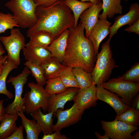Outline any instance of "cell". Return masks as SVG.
<instances>
[{
  "label": "cell",
  "instance_id": "ba28073f",
  "mask_svg": "<svg viewBox=\"0 0 139 139\" xmlns=\"http://www.w3.org/2000/svg\"><path fill=\"white\" fill-rule=\"evenodd\" d=\"M0 40L7 52L8 59L18 66L21 63L20 52L25 47V37L18 28L11 30L8 36L0 37Z\"/></svg>",
  "mask_w": 139,
  "mask_h": 139
},
{
  "label": "cell",
  "instance_id": "ffe728a7",
  "mask_svg": "<svg viewBox=\"0 0 139 139\" xmlns=\"http://www.w3.org/2000/svg\"><path fill=\"white\" fill-rule=\"evenodd\" d=\"M40 65L44 70V77L46 80L59 76L62 71L67 67L53 57Z\"/></svg>",
  "mask_w": 139,
  "mask_h": 139
},
{
  "label": "cell",
  "instance_id": "bcb514c9",
  "mask_svg": "<svg viewBox=\"0 0 139 139\" xmlns=\"http://www.w3.org/2000/svg\"><path fill=\"white\" fill-rule=\"evenodd\" d=\"M125 0V1H127L128 0Z\"/></svg>",
  "mask_w": 139,
  "mask_h": 139
},
{
  "label": "cell",
  "instance_id": "5b68a950",
  "mask_svg": "<svg viewBox=\"0 0 139 139\" xmlns=\"http://www.w3.org/2000/svg\"><path fill=\"white\" fill-rule=\"evenodd\" d=\"M31 90L25 94L23 98V107L26 114L31 115L39 108L43 112L47 111V102L51 95L47 92L43 86L30 82L28 85Z\"/></svg>",
  "mask_w": 139,
  "mask_h": 139
},
{
  "label": "cell",
  "instance_id": "ee69618b",
  "mask_svg": "<svg viewBox=\"0 0 139 139\" xmlns=\"http://www.w3.org/2000/svg\"><path fill=\"white\" fill-rule=\"evenodd\" d=\"M139 139V131L135 132L133 136H132V139Z\"/></svg>",
  "mask_w": 139,
  "mask_h": 139
},
{
  "label": "cell",
  "instance_id": "b9f144b4",
  "mask_svg": "<svg viewBox=\"0 0 139 139\" xmlns=\"http://www.w3.org/2000/svg\"><path fill=\"white\" fill-rule=\"evenodd\" d=\"M102 0H81V1L85 2L86 1L91 2L93 4H98L101 2Z\"/></svg>",
  "mask_w": 139,
  "mask_h": 139
},
{
  "label": "cell",
  "instance_id": "60d3db41",
  "mask_svg": "<svg viewBox=\"0 0 139 139\" xmlns=\"http://www.w3.org/2000/svg\"><path fill=\"white\" fill-rule=\"evenodd\" d=\"M94 133L97 138L98 139H109V138L108 137L106 134L103 135H101L97 132H95Z\"/></svg>",
  "mask_w": 139,
  "mask_h": 139
},
{
  "label": "cell",
  "instance_id": "2e32d148",
  "mask_svg": "<svg viewBox=\"0 0 139 139\" xmlns=\"http://www.w3.org/2000/svg\"><path fill=\"white\" fill-rule=\"evenodd\" d=\"M102 2L93 4L84 10L80 15V22L85 30V36L88 38L90 31L99 19L100 12L102 10Z\"/></svg>",
  "mask_w": 139,
  "mask_h": 139
},
{
  "label": "cell",
  "instance_id": "484cf974",
  "mask_svg": "<svg viewBox=\"0 0 139 139\" xmlns=\"http://www.w3.org/2000/svg\"><path fill=\"white\" fill-rule=\"evenodd\" d=\"M115 120L121 121L131 126L137 127L139 124V110L131 107L125 112L117 114Z\"/></svg>",
  "mask_w": 139,
  "mask_h": 139
},
{
  "label": "cell",
  "instance_id": "4316f807",
  "mask_svg": "<svg viewBox=\"0 0 139 139\" xmlns=\"http://www.w3.org/2000/svg\"><path fill=\"white\" fill-rule=\"evenodd\" d=\"M66 5L72 10L74 15L75 23L74 27L78 24L79 17L82 12L93 4L90 2H83L77 0H64Z\"/></svg>",
  "mask_w": 139,
  "mask_h": 139
},
{
  "label": "cell",
  "instance_id": "7402d4cb",
  "mask_svg": "<svg viewBox=\"0 0 139 139\" xmlns=\"http://www.w3.org/2000/svg\"><path fill=\"white\" fill-rule=\"evenodd\" d=\"M102 9L103 12L99 14V19L111 18L115 14H121L123 6L121 5V0H102Z\"/></svg>",
  "mask_w": 139,
  "mask_h": 139
},
{
  "label": "cell",
  "instance_id": "ab89813d",
  "mask_svg": "<svg viewBox=\"0 0 139 139\" xmlns=\"http://www.w3.org/2000/svg\"><path fill=\"white\" fill-rule=\"evenodd\" d=\"M8 59L7 55H3L0 56V68L4 64Z\"/></svg>",
  "mask_w": 139,
  "mask_h": 139
},
{
  "label": "cell",
  "instance_id": "d6986e66",
  "mask_svg": "<svg viewBox=\"0 0 139 139\" xmlns=\"http://www.w3.org/2000/svg\"><path fill=\"white\" fill-rule=\"evenodd\" d=\"M54 111L44 114L41 111V108L39 109L34 113L31 115L36 121L42 129L44 134L47 135L53 133Z\"/></svg>",
  "mask_w": 139,
  "mask_h": 139
},
{
  "label": "cell",
  "instance_id": "e0dca14e",
  "mask_svg": "<svg viewBox=\"0 0 139 139\" xmlns=\"http://www.w3.org/2000/svg\"><path fill=\"white\" fill-rule=\"evenodd\" d=\"M22 50L27 61L40 65L52 57L50 52L46 48L32 46L28 42Z\"/></svg>",
  "mask_w": 139,
  "mask_h": 139
},
{
  "label": "cell",
  "instance_id": "7bdbcfd3",
  "mask_svg": "<svg viewBox=\"0 0 139 139\" xmlns=\"http://www.w3.org/2000/svg\"><path fill=\"white\" fill-rule=\"evenodd\" d=\"M2 44L0 40V56L3 55L6 52V50L3 48Z\"/></svg>",
  "mask_w": 139,
  "mask_h": 139
},
{
  "label": "cell",
  "instance_id": "8d00e7d4",
  "mask_svg": "<svg viewBox=\"0 0 139 139\" xmlns=\"http://www.w3.org/2000/svg\"><path fill=\"white\" fill-rule=\"evenodd\" d=\"M59 0H34L37 6L45 7L49 6Z\"/></svg>",
  "mask_w": 139,
  "mask_h": 139
},
{
  "label": "cell",
  "instance_id": "d6a6232c",
  "mask_svg": "<svg viewBox=\"0 0 139 139\" xmlns=\"http://www.w3.org/2000/svg\"><path fill=\"white\" fill-rule=\"evenodd\" d=\"M118 78L132 83H139V63H135L129 70Z\"/></svg>",
  "mask_w": 139,
  "mask_h": 139
},
{
  "label": "cell",
  "instance_id": "52a82bcc",
  "mask_svg": "<svg viewBox=\"0 0 139 139\" xmlns=\"http://www.w3.org/2000/svg\"><path fill=\"white\" fill-rule=\"evenodd\" d=\"M101 85L106 89L120 96L122 101L131 107L133 99L139 91V83L129 82L118 77L111 79Z\"/></svg>",
  "mask_w": 139,
  "mask_h": 139
},
{
  "label": "cell",
  "instance_id": "4dcf8cb0",
  "mask_svg": "<svg viewBox=\"0 0 139 139\" xmlns=\"http://www.w3.org/2000/svg\"><path fill=\"white\" fill-rule=\"evenodd\" d=\"M72 68L71 67L67 66L61 73L59 77L66 88L75 87L80 88Z\"/></svg>",
  "mask_w": 139,
  "mask_h": 139
},
{
  "label": "cell",
  "instance_id": "83f0119b",
  "mask_svg": "<svg viewBox=\"0 0 139 139\" xmlns=\"http://www.w3.org/2000/svg\"><path fill=\"white\" fill-rule=\"evenodd\" d=\"M72 70L80 88L88 87L93 84L91 73L85 71L80 67L72 68Z\"/></svg>",
  "mask_w": 139,
  "mask_h": 139
},
{
  "label": "cell",
  "instance_id": "277c9868",
  "mask_svg": "<svg viewBox=\"0 0 139 139\" xmlns=\"http://www.w3.org/2000/svg\"><path fill=\"white\" fill-rule=\"evenodd\" d=\"M5 6L12 13L19 27L29 28L35 24L37 6L34 0H10Z\"/></svg>",
  "mask_w": 139,
  "mask_h": 139
},
{
  "label": "cell",
  "instance_id": "74e56055",
  "mask_svg": "<svg viewBox=\"0 0 139 139\" xmlns=\"http://www.w3.org/2000/svg\"><path fill=\"white\" fill-rule=\"evenodd\" d=\"M131 107L135 108L137 110H139V94H137L133 100L131 102Z\"/></svg>",
  "mask_w": 139,
  "mask_h": 139
},
{
  "label": "cell",
  "instance_id": "8992f818",
  "mask_svg": "<svg viewBox=\"0 0 139 139\" xmlns=\"http://www.w3.org/2000/svg\"><path fill=\"white\" fill-rule=\"evenodd\" d=\"M31 74L30 70L25 66L22 72L15 76H10L6 81L7 83H11L13 86L15 91V96L13 102L8 104L4 108V112L6 114L14 115L18 112L21 110L24 113L23 99L22 97L23 88L26 83L27 77Z\"/></svg>",
  "mask_w": 139,
  "mask_h": 139
},
{
  "label": "cell",
  "instance_id": "e575fe53",
  "mask_svg": "<svg viewBox=\"0 0 139 139\" xmlns=\"http://www.w3.org/2000/svg\"><path fill=\"white\" fill-rule=\"evenodd\" d=\"M23 128L22 125L20 126L6 139H23Z\"/></svg>",
  "mask_w": 139,
  "mask_h": 139
},
{
  "label": "cell",
  "instance_id": "603a6c76",
  "mask_svg": "<svg viewBox=\"0 0 139 139\" xmlns=\"http://www.w3.org/2000/svg\"><path fill=\"white\" fill-rule=\"evenodd\" d=\"M18 66L11 60L8 59L3 65L0 74V94L6 95L9 99L13 98L14 96L7 89L6 79L10 72L13 70L17 68Z\"/></svg>",
  "mask_w": 139,
  "mask_h": 139
},
{
  "label": "cell",
  "instance_id": "4fadbf2b",
  "mask_svg": "<svg viewBox=\"0 0 139 139\" xmlns=\"http://www.w3.org/2000/svg\"><path fill=\"white\" fill-rule=\"evenodd\" d=\"M95 85L89 87L79 88L73 101L77 108L80 110H85L95 107L97 100L96 96Z\"/></svg>",
  "mask_w": 139,
  "mask_h": 139
},
{
  "label": "cell",
  "instance_id": "3957f363",
  "mask_svg": "<svg viewBox=\"0 0 139 139\" xmlns=\"http://www.w3.org/2000/svg\"><path fill=\"white\" fill-rule=\"evenodd\" d=\"M111 40L109 38L102 44L100 52L97 54L96 63L91 73L93 84L101 85L106 82L116 66L110 45Z\"/></svg>",
  "mask_w": 139,
  "mask_h": 139
},
{
  "label": "cell",
  "instance_id": "d590c367",
  "mask_svg": "<svg viewBox=\"0 0 139 139\" xmlns=\"http://www.w3.org/2000/svg\"><path fill=\"white\" fill-rule=\"evenodd\" d=\"M124 31L127 32H134L137 34H139V19L133 24L126 28Z\"/></svg>",
  "mask_w": 139,
  "mask_h": 139
},
{
  "label": "cell",
  "instance_id": "836d02e7",
  "mask_svg": "<svg viewBox=\"0 0 139 139\" xmlns=\"http://www.w3.org/2000/svg\"><path fill=\"white\" fill-rule=\"evenodd\" d=\"M54 133L47 135L44 134L42 138V139H69L64 134H62L60 131L56 130Z\"/></svg>",
  "mask_w": 139,
  "mask_h": 139
},
{
  "label": "cell",
  "instance_id": "f6af8a7d",
  "mask_svg": "<svg viewBox=\"0 0 139 139\" xmlns=\"http://www.w3.org/2000/svg\"><path fill=\"white\" fill-rule=\"evenodd\" d=\"M3 65L0 68V74L1 73V72L3 67Z\"/></svg>",
  "mask_w": 139,
  "mask_h": 139
},
{
  "label": "cell",
  "instance_id": "6da1fadb",
  "mask_svg": "<svg viewBox=\"0 0 139 139\" xmlns=\"http://www.w3.org/2000/svg\"><path fill=\"white\" fill-rule=\"evenodd\" d=\"M35 14L36 22L27 31L28 37L38 31L44 30L50 33L54 40L64 30L74 26V15L64 0H59L47 7L37 6Z\"/></svg>",
  "mask_w": 139,
  "mask_h": 139
},
{
  "label": "cell",
  "instance_id": "7a4b0ae2",
  "mask_svg": "<svg viewBox=\"0 0 139 139\" xmlns=\"http://www.w3.org/2000/svg\"><path fill=\"white\" fill-rule=\"evenodd\" d=\"M80 23L68 29L67 45L62 64L72 68L80 67L91 73L97 59L92 42L84 35Z\"/></svg>",
  "mask_w": 139,
  "mask_h": 139
},
{
  "label": "cell",
  "instance_id": "8fae6325",
  "mask_svg": "<svg viewBox=\"0 0 139 139\" xmlns=\"http://www.w3.org/2000/svg\"><path fill=\"white\" fill-rule=\"evenodd\" d=\"M96 96L97 100L104 101L111 107L117 114L125 112L131 107L124 103L117 94L107 90L101 85L96 87Z\"/></svg>",
  "mask_w": 139,
  "mask_h": 139
},
{
  "label": "cell",
  "instance_id": "1f68e13d",
  "mask_svg": "<svg viewBox=\"0 0 139 139\" xmlns=\"http://www.w3.org/2000/svg\"><path fill=\"white\" fill-rule=\"evenodd\" d=\"M19 26L14 19L12 14L9 13H5L0 12V34L5 33L8 29Z\"/></svg>",
  "mask_w": 139,
  "mask_h": 139
},
{
  "label": "cell",
  "instance_id": "30bf717a",
  "mask_svg": "<svg viewBox=\"0 0 139 139\" xmlns=\"http://www.w3.org/2000/svg\"><path fill=\"white\" fill-rule=\"evenodd\" d=\"M85 110H80L74 103L70 108L63 110L58 109L54 115L57 119L56 124L53 125L52 132L61 131L62 129L76 124L82 119Z\"/></svg>",
  "mask_w": 139,
  "mask_h": 139
},
{
  "label": "cell",
  "instance_id": "44dd1931",
  "mask_svg": "<svg viewBox=\"0 0 139 139\" xmlns=\"http://www.w3.org/2000/svg\"><path fill=\"white\" fill-rule=\"evenodd\" d=\"M21 117L22 125L24 128L26 133V139H38L40 133L42 132L40 126L34 119L30 120L28 119L21 110L17 112Z\"/></svg>",
  "mask_w": 139,
  "mask_h": 139
},
{
  "label": "cell",
  "instance_id": "9c48e42d",
  "mask_svg": "<svg viewBox=\"0 0 139 139\" xmlns=\"http://www.w3.org/2000/svg\"><path fill=\"white\" fill-rule=\"evenodd\" d=\"M105 134L112 139H132L131 134L138 127L129 125L121 121L114 120L111 121H101Z\"/></svg>",
  "mask_w": 139,
  "mask_h": 139
},
{
  "label": "cell",
  "instance_id": "f1b7e54d",
  "mask_svg": "<svg viewBox=\"0 0 139 139\" xmlns=\"http://www.w3.org/2000/svg\"><path fill=\"white\" fill-rule=\"evenodd\" d=\"M46 85L45 89L51 95L62 93L67 89L59 76L46 80Z\"/></svg>",
  "mask_w": 139,
  "mask_h": 139
},
{
  "label": "cell",
  "instance_id": "d4e9b609",
  "mask_svg": "<svg viewBox=\"0 0 139 139\" xmlns=\"http://www.w3.org/2000/svg\"><path fill=\"white\" fill-rule=\"evenodd\" d=\"M29 44L33 47H37L46 48L51 43L54 39L49 32L40 30L30 36Z\"/></svg>",
  "mask_w": 139,
  "mask_h": 139
},
{
  "label": "cell",
  "instance_id": "7c38bea8",
  "mask_svg": "<svg viewBox=\"0 0 139 139\" xmlns=\"http://www.w3.org/2000/svg\"><path fill=\"white\" fill-rule=\"evenodd\" d=\"M79 89L75 87L68 88L63 92L51 95L47 102L48 112L54 111V115L58 109L64 110L65 104L68 102L73 100Z\"/></svg>",
  "mask_w": 139,
  "mask_h": 139
},
{
  "label": "cell",
  "instance_id": "cb8c5ba5",
  "mask_svg": "<svg viewBox=\"0 0 139 139\" xmlns=\"http://www.w3.org/2000/svg\"><path fill=\"white\" fill-rule=\"evenodd\" d=\"M18 115L6 114L0 124V139H6L18 127L16 123Z\"/></svg>",
  "mask_w": 139,
  "mask_h": 139
},
{
  "label": "cell",
  "instance_id": "ac0fdd59",
  "mask_svg": "<svg viewBox=\"0 0 139 139\" xmlns=\"http://www.w3.org/2000/svg\"><path fill=\"white\" fill-rule=\"evenodd\" d=\"M68 34V29H66L46 48L50 52L53 57L56 58L62 63L66 48Z\"/></svg>",
  "mask_w": 139,
  "mask_h": 139
},
{
  "label": "cell",
  "instance_id": "5bb4252c",
  "mask_svg": "<svg viewBox=\"0 0 139 139\" xmlns=\"http://www.w3.org/2000/svg\"><path fill=\"white\" fill-rule=\"evenodd\" d=\"M129 10L124 15H119L115 19L113 24L109 28V39H111L116 34L118 30L125 25H131L139 19V5L137 3H133L131 5Z\"/></svg>",
  "mask_w": 139,
  "mask_h": 139
},
{
  "label": "cell",
  "instance_id": "f546056e",
  "mask_svg": "<svg viewBox=\"0 0 139 139\" xmlns=\"http://www.w3.org/2000/svg\"><path fill=\"white\" fill-rule=\"evenodd\" d=\"M23 64L30 70L31 74L38 83L43 86L46 85V80L45 78L44 70L40 65L28 61Z\"/></svg>",
  "mask_w": 139,
  "mask_h": 139
},
{
  "label": "cell",
  "instance_id": "9a60e30c",
  "mask_svg": "<svg viewBox=\"0 0 139 139\" xmlns=\"http://www.w3.org/2000/svg\"><path fill=\"white\" fill-rule=\"evenodd\" d=\"M111 24L107 19H99L91 30L88 38L92 43L96 54L98 53L100 43L109 34V28Z\"/></svg>",
  "mask_w": 139,
  "mask_h": 139
},
{
  "label": "cell",
  "instance_id": "f35d334b",
  "mask_svg": "<svg viewBox=\"0 0 139 139\" xmlns=\"http://www.w3.org/2000/svg\"><path fill=\"white\" fill-rule=\"evenodd\" d=\"M4 99L0 101V122L4 118L6 114L4 112V108L3 105Z\"/></svg>",
  "mask_w": 139,
  "mask_h": 139
}]
</instances>
